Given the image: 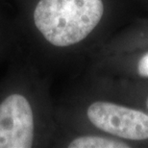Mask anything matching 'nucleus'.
<instances>
[{
    "label": "nucleus",
    "mask_w": 148,
    "mask_h": 148,
    "mask_svg": "<svg viewBox=\"0 0 148 148\" xmlns=\"http://www.w3.org/2000/svg\"><path fill=\"white\" fill-rule=\"evenodd\" d=\"M103 14L102 0H40L34 22L48 42L66 47L85 40L99 24Z\"/></svg>",
    "instance_id": "nucleus-1"
},
{
    "label": "nucleus",
    "mask_w": 148,
    "mask_h": 148,
    "mask_svg": "<svg viewBox=\"0 0 148 148\" xmlns=\"http://www.w3.org/2000/svg\"><path fill=\"white\" fill-rule=\"evenodd\" d=\"M90 121L98 129L132 140H148V114L111 102L97 101L87 111Z\"/></svg>",
    "instance_id": "nucleus-2"
},
{
    "label": "nucleus",
    "mask_w": 148,
    "mask_h": 148,
    "mask_svg": "<svg viewBox=\"0 0 148 148\" xmlns=\"http://www.w3.org/2000/svg\"><path fill=\"white\" fill-rule=\"evenodd\" d=\"M34 140V116L23 95L11 94L0 104V148H29Z\"/></svg>",
    "instance_id": "nucleus-3"
},
{
    "label": "nucleus",
    "mask_w": 148,
    "mask_h": 148,
    "mask_svg": "<svg viewBox=\"0 0 148 148\" xmlns=\"http://www.w3.org/2000/svg\"><path fill=\"white\" fill-rule=\"evenodd\" d=\"M69 148H128L127 143L123 141L112 140L109 138L87 136L73 140L69 144Z\"/></svg>",
    "instance_id": "nucleus-4"
},
{
    "label": "nucleus",
    "mask_w": 148,
    "mask_h": 148,
    "mask_svg": "<svg viewBox=\"0 0 148 148\" xmlns=\"http://www.w3.org/2000/svg\"><path fill=\"white\" fill-rule=\"evenodd\" d=\"M138 72L140 76L148 77V53L143 55L138 62Z\"/></svg>",
    "instance_id": "nucleus-5"
},
{
    "label": "nucleus",
    "mask_w": 148,
    "mask_h": 148,
    "mask_svg": "<svg viewBox=\"0 0 148 148\" xmlns=\"http://www.w3.org/2000/svg\"><path fill=\"white\" fill-rule=\"evenodd\" d=\"M146 107H147V110H148V98L146 100Z\"/></svg>",
    "instance_id": "nucleus-6"
}]
</instances>
